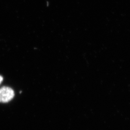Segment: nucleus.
I'll return each mask as SVG.
<instances>
[{"label":"nucleus","mask_w":130,"mask_h":130,"mask_svg":"<svg viewBox=\"0 0 130 130\" xmlns=\"http://www.w3.org/2000/svg\"><path fill=\"white\" fill-rule=\"evenodd\" d=\"M3 77L1 76H0V84L2 83V82H3Z\"/></svg>","instance_id":"f03ea898"},{"label":"nucleus","mask_w":130,"mask_h":130,"mask_svg":"<svg viewBox=\"0 0 130 130\" xmlns=\"http://www.w3.org/2000/svg\"><path fill=\"white\" fill-rule=\"evenodd\" d=\"M14 93L12 89L8 87H3L0 89V102L7 103L14 97Z\"/></svg>","instance_id":"f257e3e1"}]
</instances>
